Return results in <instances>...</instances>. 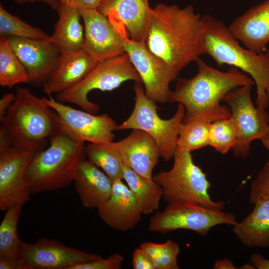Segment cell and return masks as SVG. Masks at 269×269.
Wrapping results in <instances>:
<instances>
[{
	"mask_svg": "<svg viewBox=\"0 0 269 269\" xmlns=\"http://www.w3.org/2000/svg\"><path fill=\"white\" fill-rule=\"evenodd\" d=\"M15 3L21 4L26 2H35L37 1L43 2L51 7L53 9L57 11L61 3L58 0H13Z\"/></svg>",
	"mask_w": 269,
	"mask_h": 269,
	"instance_id": "cell-41",
	"label": "cell"
},
{
	"mask_svg": "<svg viewBox=\"0 0 269 269\" xmlns=\"http://www.w3.org/2000/svg\"><path fill=\"white\" fill-rule=\"evenodd\" d=\"M228 28L247 49L257 53L266 51L269 43V0L250 8Z\"/></svg>",
	"mask_w": 269,
	"mask_h": 269,
	"instance_id": "cell-19",
	"label": "cell"
},
{
	"mask_svg": "<svg viewBox=\"0 0 269 269\" xmlns=\"http://www.w3.org/2000/svg\"><path fill=\"white\" fill-rule=\"evenodd\" d=\"M141 82H135L134 91L135 104L130 117L117 130L137 129L149 134L156 142L160 156L165 161L173 158L181 126L185 116V109L178 103L177 110L170 119L163 120L157 113L156 103L145 94Z\"/></svg>",
	"mask_w": 269,
	"mask_h": 269,
	"instance_id": "cell-7",
	"label": "cell"
},
{
	"mask_svg": "<svg viewBox=\"0 0 269 269\" xmlns=\"http://www.w3.org/2000/svg\"><path fill=\"white\" fill-rule=\"evenodd\" d=\"M237 223L231 213L197 204L182 203L168 204L163 211L156 212L149 219L148 229L150 232L161 234L186 229L204 236L216 225L234 226Z\"/></svg>",
	"mask_w": 269,
	"mask_h": 269,
	"instance_id": "cell-10",
	"label": "cell"
},
{
	"mask_svg": "<svg viewBox=\"0 0 269 269\" xmlns=\"http://www.w3.org/2000/svg\"><path fill=\"white\" fill-rule=\"evenodd\" d=\"M122 180L113 182L110 197L97 210L99 216L109 227L125 232L135 227L142 213L131 190Z\"/></svg>",
	"mask_w": 269,
	"mask_h": 269,
	"instance_id": "cell-18",
	"label": "cell"
},
{
	"mask_svg": "<svg viewBox=\"0 0 269 269\" xmlns=\"http://www.w3.org/2000/svg\"><path fill=\"white\" fill-rule=\"evenodd\" d=\"M249 197L252 204L259 200H269V160L251 182Z\"/></svg>",
	"mask_w": 269,
	"mask_h": 269,
	"instance_id": "cell-33",
	"label": "cell"
},
{
	"mask_svg": "<svg viewBox=\"0 0 269 269\" xmlns=\"http://www.w3.org/2000/svg\"><path fill=\"white\" fill-rule=\"evenodd\" d=\"M107 17L120 32L126 53L140 78L146 96L155 103L170 102L169 85L177 79L179 73L151 53L144 42L129 38L124 23L117 16Z\"/></svg>",
	"mask_w": 269,
	"mask_h": 269,
	"instance_id": "cell-9",
	"label": "cell"
},
{
	"mask_svg": "<svg viewBox=\"0 0 269 269\" xmlns=\"http://www.w3.org/2000/svg\"><path fill=\"white\" fill-rule=\"evenodd\" d=\"M15 95L9 93L4 95L0 100V120L5 115L6 111L12 103Z\"/></svg>",
	"mask_w": 269,
	"mask_h": 269,
	"instance_id": "cell-39",
	"label": "cell"
},
{
	"mask_svg": "<svg viewBox=\"0 0 269 269\" xmlns=\"http://www.w3.org/2000/svg\"><path fill=\"white\" fill-rule=\"evenodd\" d=\"M57 11L59 18L51 38L61 54L84 49L85 30L80 22L82 17L79 9L70 4L61 3Z\"/></svg>",
	"mask_w": 269,
	"mask_h": 269,
	"instance_id": "cell-24",
	"label": "cell"
},
{
	"mask_svg": "<svg viewBox=\"0 0 269 269\" xmlns=\"http://www.w3.org/2000/svg\"><path fill=\"white\" fill-rule=\"evenodd\" d=\"M26 70L11 48L7 38L0 39V85L12 88L18 83H28Z\"/></svg>",
	"mask_w": 269,
	"mask_h": 269,
	"instance_id": "cell-28",
	"label": "cell"
},
{
	"mask_svg": "<svg viewBox=\"0 0 269 269\" xmlns=\"http://www.w3.org/2000/svg\"><path fill=\"white\" fill-rule=\"evenodd\" d=\"M251 263L258 269H269V260L265 259L259 254H254L252 255Z\"/></svg>",
	"mask_w": 269,
	"mask_h": 269,
	"instance_id": "cell-40",
	"label": "cell"
},
{
	"mask_svg": "<svg viewBox=\"0 0 269 269\" xmlns=\"http://www.w3.org/2000/svg\"><path fill=\"white\" fill-rule=\"evenodd\" d=\"M0 36L5 38L15 37L34 40H52L51 36L10 13L1 5L0 6Z\"/></svg>",
	"mask_w": 269,
	"mask_h": 269,
	"instance_id": "cell-30",
	"label": "cell"
},
{
	"mask_svg": "<svg viewBox=\"0 0 269 269\" xmlns=\"http://www.w3.org/2000/svg\"><path fill=\"white\" fill-rule=\"evenodd\" d=\"M23 205L15 204L6 210L0 225V256L19 257L22 241L18 237L17 226Z\"/></svg>",
	"mask_w": 269,
	"mask_h": 269,
	"instance_id": "cell-29",
	"label": "cell"
},
{
	"mask_svg": "<svg viewBox=\"0 0 269 269\" xmlns=\"http://www.w3.org/2000/svg\"><path fill=\"white\" fill-rule=\"evenodd\" d=\"M201 15L192 5L159 3L151 8L144 43L169 68L179 71L201 55Z\"/></svg>",
	"mask_w": 269,
	"mask_h": 269,
	"instance_id": "cell-1",
	"label": "cell"
},
{
	"mask_svg": "<svg viewBox=\"0 0 269 269\" xmlns=\"http://www.w3.org/2000/svg\"><path fill=\"white\" fill-rule=\"evenodd\" d=\"M73 182L84 208L97 209L110 196L113 181L88 159L81 161Z\"/></svg>",
	"mask_w": 269,
	"mask_h": 269,
	"instance_id": "cell-22",
	"label": "cell"
},
{
	"mask_svg": "<svg viewBox=\"0 0 269 269\" xmlns=\"http://www.w3.org/2000/svg\"><path fill=\"white\" fill-rule=\"evenodd\" d=\"M139 247L148 254L155 269H178L177 258L180 253L178 243L168 240L163 243L145 242Z\"/></svg>",
	"mask_w": 269,
	"mask_h": 269,
	"instance_id": "cell-32",
	"label": "cell"
},
{
	"mask_svg": "<svg viewBox=\"0 0 269 269\" xmlns=\"http://www.w3.org/2000/svg\"><path fill=\"white\" fill-rule=\"evenodd\" d=\"M85 151L88 160L101 168L113 182L118 179H123V162L112 142L90 143L85 146Z\"/></svg>",
	"mask_w": 269,
	"mask_h": 269,
	"instance_id": "cell-27",
	"label": "cell"
},
{
	"mask_svg": "<svg viewBox=\"0 0 269 269\" xmlns=\"http://www.w3.org/2000/svg\"><path fill=\"white\" fill-rule=\"evenodd\" d=\"M238 137L237 128L230 117L217 120L211 124L208 144L217 151L225 154L233 148Z\"/></svg>",
	"mask_w": 269,
	"mask_h": 269,
	"instance_id": "cell-31",
	"label": "cell"
},
{
	"mask_svg": "<svg viewBox=\"0 0 269 269\" xmlns=\"http://www.w3.org/2000/svg\"><path fill=\"white\" fill-rule=\"evenodd\" d=\"M123 177L134 195L143 214H149L156 211L163 197L161 186L152 179H146L123 163Z\"/></svg>",
	"mask_w": 269,
	"mask_h": 269,
	"instance_id": "cell-26",
	"label": "cell"
},
{
	"mask_svg": "<svg viewBox=\"0 0 269 269\" xmlns=\"http://www.w3.org/2000/svg\"><path fill=\"white\" fill-rule=\"evenodd\" d=\"M132 265L134 269H155L148 254L139 246L133 252Z\"/></svg>",
	"mask_w": 269,
	"mask_h": 269,
	"instance_id": "cell-35",
	"label": "cell"
},
{
	"mask_svg": "<svg viewBox=\"0 0 269 269\" xmlns=\"http://www.w3.org/2000/svg\"><path fill=\"white\" fill-rule=\"evenodd\" d=\"M61 3L68 4L69 0H58Z\"/></svg>",
	"mask_w": 269,
	"mask_h": 269,
	"instance_id": "cell-45",
	"label": "cell"
},
{
	"mask_svg": "<svg viewBox=\"0 0 269 269\" xmlns=\"http://www.w3.org/2000/svg\"><path fill=\"white\" fill-rule=\"evenodd\" d=\"M7 39L26 70L28 83L43 86L58 67L61 52L57 47L52 40Z\"/></svg>",
	"mask_w": 269,
	"mask_h": 269,
	"instance_id": "cell-15",
	"label": "cell"
},
{
	"mask_svg": "<svg viewBox=\"0 0 269 269\" xmlns=\"http://www.w3.org/2000/svg\"><path fill=\"white\" fill-rule=\"evenodd\" d=\"M12 145L0 152V209L6 211L15 204L29 200L26 176L36 152Z\"/></svg>",
	"mask_w": 269,
	"mask_h": 269,
	"instance_id": "cell-13",
	"label": "cell"
},
{
	"mask_svg": "<svg viewBox=\"0 0 269 269\" xmlns=\"http://www.w3.org/2000/svg\"><path fill=\"white\" fill-rule=\"evenodd\" d=\"M252 211L234 226L233 231L245 246L269 248V200L254 204Z\"/></svg>",
	"mask_w": 269,
	"mask_h": 269,
	"instance_id": "cell-25",
	"label": "cell"
},
{
	"mask_svg": "<svg viewBox=\"0 0 269 269\" xmlns=\"http://www.w3.org/2000/svg\"><path fill=\"white\" fill-rule=\"evenodd\" d=\"M199 49L201 55L210 56L220 66L228 65L250 75L257 87V107L268 108L269 51L257 53L244 48L223 22L209 14L201 17Z\"/></svg>",
	"mask_w": 269,
	"mask_h": 269,
	"instance_id": "cell-2",
	"label": "cell"
},
{
	"mask_svg": "<svg viewBox=\"0 0 269 269\" xmlns=\"http://www.w3.org/2000/svg\"><path fill=\"white\" fill-rule=\"evenodd\" d=\"M43 102L57 114L60 132L80 141L92 143H108L113 141L116 122L107 114L95 115L86 111L77 110L54 99L51 95L41 98Z\"/></svg>",
	"mask_w": 269,
	"mask_h": 269,
	"instance_id": "cell-12",
	"label": "cell"
},
{
	"mask_svg": "<svg viewBox=\"0 0 269 269\" xmlns=\"http://www.w3.org/2000/svg\"><path fill=\"white\" fill-rule=\"evenodd\" d=\"M98 62L84 49L62 53L56 70L43 86L47 95L58 94L82 80Z\"/></svg>",
	"mask_w": 269,
	"mask_h": 269,
	"instance_id": "cell-20",
	"label": "cell"
},
{
	"mask_svg": "<svg viewBox=\"0 0 269 269\" xmlns=\"http://www.w3.org/2000/svg\"><path fill=\"white\" fill-rule=\"evenodd\" d=\"M128 80L141 82L129 56L125 53L98 62L80 82L57 94V100L63 103L75 104L84 111L95 114L98 112L100 107L89 100L88 93L96 89L110 91Z\"/></svg>",
	"mask_w": 269,
	"mask_h": 269,
	"instance_id": "cell-8",
	"label": "cell"
},
{
	"mask_svg": "<svg viewBox=\"0 0 269 269\" xmlns=\"http://www.w3.org/2000/svg\"><path fill=\"white\" fill-rule=\"evenodd\" d=\"M214 269H236L233 262L229 259H224L217 260L215 261L213 267Z\"/></svg>",
	"mask_w": 269,
	"mask_h": 269,
	"instance_id": "cell-42",
	"label": "cell"
},
{
	"mask_svg": "<svg viewBox=\"0 0 269 269\" xmlns=\"http://www.w3.org/2000/svg\"><path fill=\"white\" fill-rule=\"evenodd\" d=\"M49 139V146L36 152L28 169L26 181L31 194L69 185L86 156L84 141L61 132Z\"/></svg>",
	"mask_w": 269,
	"mask_h": 269,
	"instance_id": "cell-5",
	"label": "cell"
},
{
	"mask_svg": "<svg viewBox=\"0 0 269 269\" xmlns=\"http://www.w3.org/2000/svg\"><path fill=\"white\" fill-rule=\"evenodd\" d=\"M112 144L124 164L142 177L152 179V171L161 156L158 145L149 134L134 129L127 137Z\"/></svg>",
	"mask_w": 269,
	"mask_h": 269,
	"instance_id": "cell-17",
	"label": "cell"
},
{
	"mask_svg": "<svg viewBox=\"0 0 269 269\" xmlns=\"http://www.w3.org/2000/svg\"><path fill=\"white\" fill-rule=\"evenodd\" d=\"M196 62L197 74L190 79H178L175 89L170 96V102L184 106L185 118L219 106L224 97L237 88L255 85L252 78L237 68L230 67L227 71H221L200 58Z\"/></svg>",
	"mask_w": 269,
	"mask_h": 269,
	"instance_id": "cell-3",
	"label": "cell"
},
{
	"mask_svg": "<svg viewBox=\"0 0 269 269\" xmlns=\"http://www.w3.org/2000/svg\"><path fill=\"white\" fill-rule=\"evenodd\" d=\"M261 141L264 147L269 151V131L266 135L261 139Z\"/></svg>",
	"mask_w": 269,
	"mask_h": 269,
	"instance_id": "cell-43",
	"label": "cell"
},
{
	"mask_svg": "<svg viewBox=\"0 0 269 269\" xmlns=\"http://www.w3.org/2000/svg\"><path fill=\"white\" fill-rule=\"evenodd\" d=\"M173 163L168 170H161L152 179L162 188L168 204L191 203L215 210L224 209L225 203L211 198L210 182L206 174L194 162L191 152L177 147Z\"/></svg>",
	"mask_w": 269,
	"mask_h": 269,
	"instance_id": "cell-6",
	"label": "cell"
},
{
	"mask_svg": "<svg viewBox=\"0 0 269 269\" xmlns=\"http://www.w3.org/2000/svg\"><path fill=\"white\" fill-rule=\"evenodd\" d=\"M151 8L148 0H101L97 9L106 16H117L130 38L144 42Z\"/></svg>",
	"mask_w": 269,
	"mask_h": 269,
	"instance_id": "cell-21",
	"label": "cell"
},
{
	"mask_svg": "<svg viewBox=\"0 0 269 269\" xmlns=\"http://www.w3.org/2000/svg\"><path fill=\"white\" fill-rule=\"evenodd\" d=\"M252 86L237 88L222 100L229 107L231 117L238 131V140L232 149L233 154L243 158L249 154L252 141L261 140L269 131V114L266 109L254 105L251 94Z\"/></svg>",
	"mask_w": 269,
	"mask_h": 269,
	"instance_id": "cell-11",
	"label": "cell"
},
{
	"mask_svg": "<svg viewBox=\"0 0 269 269\" xmlns=\"http://www.w3.org/2000/svg\"><path fill=\"white\" fill-rule=\"evenodd\" d=\"M267 92L268 94V95H269V84L268 85V86L267 87Z\"/></svg>",
	"mask_w": 269,
	"mask_h": 269,
	"instance_id": "cell-46",
	"label": "cell"
},
{
	"mask_svg": "<svg viewBox=\"0 0 269 269\" xmlns=\"http://www.w3.org/2000/svg\"><path fill=\"white\" fill-rule=\"evenodd\" d=\"M124 259L120 254L114 253L106 259L102 258L89 262L77 264L69 269H120Z\"/></svg>",
	"mask_w": 269,
	"mask_h": 269,
	"instance_id": "cell-34",
	"label": "cell"
},
{
	"mask_svg": "<svg viewBox=\"0 0 269 269\" xmlns=\"http://www.w3.org/2000/svg\"><path fill=\"white\" fill-rule=\"evenodd\" d=\"M19 257L22 269H69L102 258L47 238H39L33 243L22 241Z\"/></svg>",
	"mask_w": 269,
	"mask_h": 269,
	"instance_id": "cell-14",
	"label": "cell"
},
{
	"mask_svg": "<svg viewBox=\"0 0 269 269\" xmlns=\"http://www.w3.org/2000/svg\"><path fill=\"white\" fill-rule=\"evenodd\" d=\"M101 0H69L68 4L78 9H97Z\"/></svg>",
	"mask_w": 269,
	"mask_h": 269,
	"instance_id": "cell-37",
	"label": "cell"
},
{
	"mask_svg": "<svg viewBox=\"0 0 269 269\" xmlns=\"http://www.w3.org/2000/svg\"><path fill=\"white\" fill-rule=\"evenodd\" d=\"M230 117L231 111L228 106L220 105L194 117L184 118L179 131L177 147L191 152L208 145L211 124Z\"/></svg>",
	"mask_w": 269,
	"mask_h": 269,
	"instance_id": "cell-23",
	"label": "cell"
},
{
	"mask_svg": "<svg viewBox=\"0 0 269 269\" xmlns=\"http://www.w3.org/2000/svg\"><path fill=\"white\" fill-rule=\"evenodd\" d=\"M12 146L7 130L2 124L0 129V152Z\"/></svg>",
	"mask_w": 269,
	"mask_h": 269,
	"instance_id": "cell-38",
	"label": "cell"
},
{
	"mask_svg": "<svg viewBox=\"0 0 269 269\" xmlns=\"http://www.w3.org/2000/svg\"><path fill=\"white\" fill-rule=\"evenodd\" d=\"M84 24V49L98 62L126 53L123 38L97 9H78Z\"/></svg>",
	"mask_w": 269,
	"mask_h": 269,
	"instance_id": "cell-16",
	"label": "cell"
},
{
	"mask_svg": "<svg viewBox=\"0 0 269 269\" xmlns=\"http://www.w3.org/2000/svg\"><path fill=\"white\" fill-rule=\"evenodd\" d=\"M0 269H22L18 256H0Z\"/></svg>",
	"mask_w": 269,
	"mask_h": 269,
	"instance_id": "cell-36",
	"label": "cell"
},
{
	"mask_svg": "<svg viewBox=\"0 0 269 269\" xmlns=\"http://www.w3.org/2000/svg\"><path fill=\"white\" fill-rule=\"evenodd\" d=\"M12 145L39 151L60 132L57 114L27 88L18 87L14 101L0 119Z\"/></svg>",
	"mask_w": 269,
	"mask_h": 269,
	"instance_id": "cell-4",
	"label": "cell"
},
{
	"mask_svg": "<svg viewBox=\"0 0 269 269\" xmlns=\"http://www.w3.org/2000/svg\"><path fill=\"white\" fill-rule=\"evenodd\" d=\"M240 269H255L256 268L251 263L250 264H246L241 267Z\"/></svg>",
	"mask_w": 269,
	"mask_h": 269,
	"instance_id": "cell-44",
	"label": "cell"
}]
</instances>
